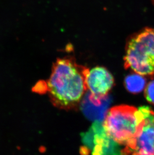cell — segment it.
I'll list each match as a JSON object with an SVG mask.
<instances>
[{
    "mask_svg": "<svg viewBox=\"0 0 154 155\" xmlns=\"http://www.w3.org/2000/svg\"><path fill=\"white\" fill-rule=\"evenodd\" d=\"M89 71L72 59H59L55 62L44 85V91L48 92L55 107L65 110L77 107L87 91L86 78Z\"/></svg>",
    "mask_w": 154,
    "mask_h": 155,
    "instance_id": "cell-1",
    "label": "cell"
},
{
    "mask_svg": "<svg viewBox=\"0 0 154 155\" xmlns=\"http://www.w3.org/2000/svg\"><path fill=\"white\" fill-rule=\"evenodd\" d=\"M144 121V115L140 108L121 105L109 110L103 125L107 135L120 144L127 147L132 154Z\"/></svg>",
    "mask_w": 154,
    "mask_h": 155,
    "instance_id": "cell-2",
    "label": "cell"
},
{
    "mask_svg": "<svg viewBox=\"0 0 154 155\" xmlns=\"http://www.w3.org/2000/svg\"><path fill=\"white\" fill-rule=\"evenodd\" d=\"M125 66L141 75H154V28H146L127 44Z\"/></svg>",
    "mask_w": 154,
    "mask_h": 155,
    "instance_id": "cell-3",
    "label": "cell"
},
{
    "mask_svg": "<svg viewBox=\"0 0 154 155\" xmlns=\"http://www.w3.org/2000/svg\"><path fill=\"white\" fill-rule=\"evenodd\" d=\"M103 121H95L89 129L92 140L89 151L92 155H130L127 147L121 145L107 135Z\"/></svg>",
    "mask_w": 154,
    "mask_h": 155,
    "instance_id": "cell-4",
    "label": "cell"
},
{
    "mask_svg": "<svg viewBox=\"0 0 154 155\" xmlns=\"http://www.w3.org/2000/svg\"><path fill=\"white\" fill-rule=\"evenodd\" d=\"M139 108L145 121L131 155H154V110L148 107Z\"/></svg>",
    "mask_w": 154,
    "mask_h": 155,
    "instance_id": "cell-5",
    "label": "cell"
},
{
    "mask_svg": "<svg viewBox=\"0 0 154 155\" xmlns=\"http://www.w3.org/2000/svg\"><path fill=\"white\" fill-rule=\"evenodd\" d=\"M88 89L93 95L103 97L108 93L114 84L111 73L103 67H96L89 70L86 78Z\"/></svg>",
    "mask_w": 154,
    "mask_h": 155,
    "instance_id": "cell-6",
    "label": "cell"
},
{
    "mask_svg": "<svg viewBox=\"0 0 154 155\" xmlns=\"http://www.w3.org/2000/svg\"><path fill=\"white\" fill-rule=\"evenodd\" d=\"M111 102L112 98L109 95L96 97L89 91L83 98L81 107L84 114L91 120L103 121Z\"/></svg>",
    "mask_w": 154,
    "mask_h": 155,
    "instance_id": "cell-7",
    "label": "cell"
},
{
    "mask_svg": "<svg viewBox=\"0 0 154 155\" xmlns=\"http://www.w3.org/2000/svg\"><path fill=\"white\" fill-rule=\"evenodd\" d=\"M126 89L132 94H138L145 87L146 81L143 75L138 73L129 75L125 78Z\"/></svg>",
    "mask_w": 154,
    "mask_h": 155,
    "instance_id": "cell-8",
    "label": "cell"
},
{
    "mask_svg": "<svg viewBox=\"0 0 154 155\" xmlns=\"http://www.w3.org/2000/svg\"><path fill=\"white\" fill-rule=\"evenodd\" d=\"M145 94L146 100L149 103L154 104V81H150L146 86Z\"/></svg>",
    "mask_w": 154,
    "mask_h": 155,
    "instance_id": "cell-9",
    "label": "cell"
},
{
    "mask_svg": "<svg viewBox=\"0 0 154 155\" xmlns=\"http://www.w3.org/2000/svg\"><path fill=\"white\" fill-rule=\"evenodd\" d=\"M152 2H153V3L154 4V0H152Z\"/></svg>",
    "mask_w": 154,
    "mask_h": 155,
    "instance_id": "cell-10",
    "label": "cell"
}]
</instances>
